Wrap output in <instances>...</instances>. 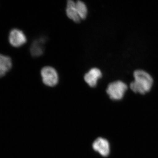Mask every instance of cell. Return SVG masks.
<instances>
[{
	"mask_svg": "<svg viewBox=\"0 0 158 158\" xmlns=\"http://www.w3.org/2000/svg\"><path fill=\"white\" fill-rule=\"evenodd\" d=\"M92 147L94 151L98 152L103 156H107L110 154V143L105 138H98L94 142Z\"/></svg>",
	"mask_w": 158,
	"mask_h": 158,
	"instance_id": "5b68a950",
	"label": "cell"
},
{
	"mask_svg": "<svg viewBox=\"0 0 158 158\" xmlns=\"http://www.w3.org/2000/svg\"><path fill=\"white\" fill-rule=\"evenodd\" d=\"M9 41L10 44L15 47H19L27 42L25 34L21 30L17 29H12L9 35Z\"/></svg>",
	"mask_w": 158,
	"mask_h": 158,
	"instance_id": "277c9868",
	"label": "cell"
},
{
	"mask_svg": "<svg viewBox=\"0 0 158 158\" xmlns=\"http://www.w3.org/2000/svg\"><path fill=\"white\" fill-rule=\"evenodd\" d=\"M101 71L98 68H94L90 69L84 77L85 81L91 88H94L97 85L98 80L102 78Z\"/></svg>",
	"mask_w": 158,
	"mask_h": 158,
	"instance_id": "8992f818",
	"label": "cell"
},
{
	"mask_svg": "<svg viewBox=\"0 0 158 158\" xmlns=\"http://www.w3.org/2000/svg\"><path fill=\"white\" fill-rule=\"evenodd\" d=\"M135 80L130 84V88L133 92L144 94L151 89L153 80L152 77L146 72L142 70L135 71Z\"/></svg>",
	"mask_w": 158,
	"mask_h": 158,
	"instance_id": "6da1fadb",
	"label": "cell"
},
{
	"mask_svg": "<svg viewBox=\"0 0 158 158\" xmlns=\"http://www.w3.org/2000/svg\"><path fill=\"white\" fill-rule=\"evenodd\" d=\"M42 40H36L31 45V52L33 56H39L43 52L42 44Z\"/></svg>",
	"mask_w": 158,
	"mask_h": 158,
	"instance_id": "30bf717a",
	"label": "cell"
},
{
	"mask_svg": "<svg viewBox=\"0 0 158 158\" xmlns=\"http://www.w3.org/2000/svg\"><path fill=\"white\" fill-rule=\"evenodd\" d=\"M127 89V86L125 83L118 81L109 84L106 92L110 98L114 100H119L123 98Z\"/></svg>",
	"mask_w": 158,
	"mask_h": 158,
	"instance_id": "7a4b0ae2",
	"label": "cell"
},
{
	"mask_svg": "<svg viewBox=\"0 0 158 158\" xmlns=\"http://www.w3.org/2000/svg\"><path fill=\"white\" fill-rule=\"evenodd\" d=\"M75 7L81 19H85L88 14V8L86 4L82 1H78L76 2Z\"/></svg>",
	"mask_w": 158,
	"mask_h": 158,
	"instance_id": "9c48e42d",
	"label": "cell"
},
{
	"mask_svg": "<svg viewBox=\"0 0 158 158\" xmlns=\"http://www.w3.org/2000/svg\"><path fill=\"white\" fill-rule=\"evenodd\" d=\"M41 76L44 84L49 87L56 86L59 82V75L56 70L51 66H45L41 70Z\"/></svg>",
	"mask_w": 158,
	"mask_h": 158,
	"instance_id": "3957f363",
	"label": "cell"
},
{
	"mask_svg": "<svg viewBox=\"0 0 158 158\" xmlns=\"http://www.w3.org/2000/svg\"><path fill=\"white\" fill-rule=\"evenodd\" d=\"M75 2L72 0L67 1L66 12L67 16L70 19L76 23L81 21V18L77 12L75 7Z\"/></svg>",
	"mask_w": 158,
	"mask_h": 158,
	"instance_id": "52a82bcc",
	"label": "cell"
},
{
	"mask_svg": "<svg viewBox=\"0 0 158 158\" xmlns=\"http://www.w3.org/2000/svg\"><path fill=\"white\" fill-rule=\"evenodd\" d=\"M11 67L12 62L11 58L0 54V77L5 76L11 69Z\"/></svg>",
	"mask_w": 158,
	"mask_h": 158,
	"instance_id": "ba28073f",
	"label": "cell"
}]
</instances>
